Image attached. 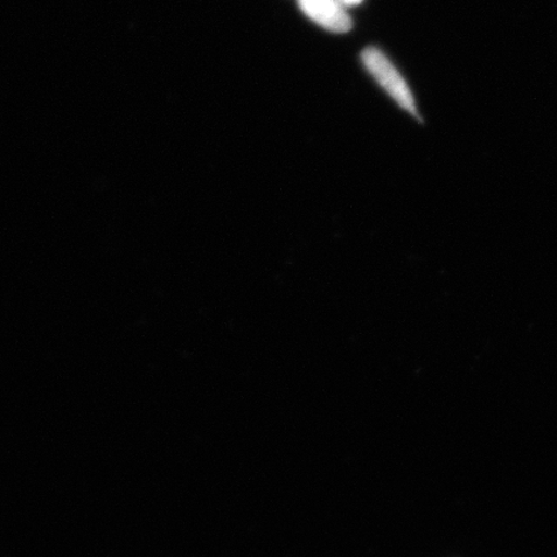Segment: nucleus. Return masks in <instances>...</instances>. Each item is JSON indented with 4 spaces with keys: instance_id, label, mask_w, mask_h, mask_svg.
Masks as SVG:
<instances>
[{
    "instance_id": "obj_1",
    "label": "nucleus",
    "mask_w": 557,
    "mask_h": 557,
    "mask_svg": "<svg viewBox=\"0 0 557 557\" xmlns=\"http://www.w3.org/2000/svg\"><path fill=\"white\" fill-rule=\"evenodd\" d=\"M361 60L369 73L386 92L393 97L396 103L409 114L418 115L416 101L412 90L404 81L403 76L393 65V62L386 58V54L377 50V48L369 47L361 53Z\"/></svg>"
},
{
    "instance_id": "obj_2",
    "label": "nucleus",
    "mask_w": 557,
    "mask_h": 557,
    "mask_svg": "<svg viewBox=\"0 0 557 557\" xmlns=\"http://www.w3.org/2000/svg\"><path fill=\"white\" fill-rule=\"evenodd\" d=\"M299 9L313 23L332 33L351 30L352 20L338 0H298Z\"/></svg>"
},
{
    "instance_id": "obj_3",
    "label": "nucleus",
    "mask_w": 557,
    "mask_h": 557,
    "mask_svg": "<svg viewBox=\"0 0 557 557\" xmlns=\"http://www.w3.org/2000/svg\"><path fill=\"white\" fill-rule=\"evenodd\" d=\"M338 2L343 3L347 9V7L359 5L363 0H338Z\"/></svg>"
}]
</instances>
